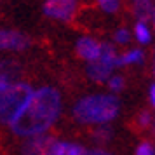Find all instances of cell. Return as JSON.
I'll return each mask as SVG.
<instances>
[{
  "instance_id": "cell-1",
  "label": "cell",
  "mask_w": 155,
  "mask_h": 155,
  "mask_svg": "<svg viewBox=\"0 0 155 155\" xmlns=\"http://www.w3.org/2000/svg\"><path fill=\"white\" fill-rule=\"evenodd\" d=\"M61 112V96L52 87H42L31 94L21 115L11 124L18 136H37L49 129Z\"/></svg>"
},
{
  "instance_id": "cell-2",
  "label": "cell",
  "mask_w": 155,
  "mask_h": 155,
  "mask_svg": "<svg viewBox=\"0 0 155 155\" xmlns=\"http://www.w3.org/2000/svg\"><path fill=\"white\" fill-rule=\"evenodd\" d=\"M120 101L113 94H92L78 99L73 117L82 124H108L119 115Z\"/></svg>"
},
{
  "instance_id": "cell-3",
  "label": "cell",
  "mask_w": 155,
  "mask_h": 155,
  "mask_svg": "<svg viewBox=\"0 0 155 155\" xmlns=\"http://www.w3.org/2000/svg\"><path fill=\"white\" fill-rule=\"evenodd\" d=\"M31 94V87L25 82H16L0 92V122L11 126L21 115Z\"/></svg>"
},
{
  "instance_id": "cell-4",
  "label": "cell",
  "mask_w": 155,
  "mask_h": 155,
  "mask_svg": "<svg viewBox=\"0 0 155 155\" xmlns=\"http://www.w3.org/2000/svg\"><path fill=\"white\" fill-rule=\"evenodd\" d=\"M115 66H119V56L113 45L110 44H103L101 45V52L99 58L91 61V64L87 66V75L92 78L94 82H103L112 75V71Z\"/></svg>"
},
{
  "instance_id": "cell-5",
  "label": "cell",
  "mask_w": 155,
  "mask_h": 155,
  "mask_svg": "<svg viewBox=\"0 0 155 155\" xmlns=\"http://www.w3.org/2000/svg\"><path fill=\"white\" fill-rule=\"evenodd\" d=\"M77 0H45L44 2V14L59 19V21H70L73 14L77 12Z\"/></svg>"
},
{
  "instance_id": "cell-6",
  "label": "cell",
  "mask_w": 155,
  "mask_h": 155,
  "mask_svg": "<svg viewBox=\"0 0 155 155\" xmlns=\"http://www.w3.org/2000/svg\"><path fill=\"white\" fill-rule=\"evenodd\" d=\"M28 35L16 30H0V49L2 51H25L30 45Z\"/></svg>"
},
{
  "instance_id": "cell-7",
  "label": "cell",
  "mask_w": 155,
  "mask_h": 155,
  "mask_svg": "<svg viewBox=\"0 0 155 155\" xmlns=\"http://www.w3.org/2000/svg\"><path fill=\"white\" fill-rule=\"evenodd\" d=\"M54 138L49 134H37L30 136V140L23 145V155H47L51 145L54 143Z\"/></svg>"
},
{
  "instance_id": "cell-8",
  "label": "cell",
  "mask_w": 155,
  "mask_h": 155,
  "mask_svg": "<svg viewBox=\"0 0 155 155\" xmlns=\"http://www.w3.org/2000/svg\"><path fill=\"white\" fill-rule=\"evenodd\" d=\"M101 52V44H98L91 37H82L77 42V54L85 61H94L99 58Z\"/></svg>"
},
{
  "instance_id": "cell-9",
  "label": "cell",
  "mask_w": 155,
  "mask_h": 155,
  "mask_svg": "<svg viewBox=\"0 0 155 155\" xmlns=\"http://www.w3.org/2000/svg\"><path fill=\"white\" fill-rule=\"evenodd\" d=\"M47 155H85V148L77 143H68V141H54L49 148Z\"/></svg>"
},
{
  "instance_id": "cell-10",
  "label": "cell",
  "mask_w": 155,
  "mask_h": 155,
  "mask_svg": "<svg viewBox=\"0 0 155 155\" xmlns=\"http://www.w3.org/2000/svg\"><path fill=\"white\" fill-rule=\"evenodd\" d=\"M152 12H153V5L150 0H134V14L138 18V21L147 23L152 19Z\"/></svg>"
},
{
  "instance_id": "cell-11",
  "label": "cell",
  "mask_w": 155,
  "mask_h": 155,
  "mask_svg": "<svg viewBox=\"0 0 155 155\" xmlns=\"http://www.w3.org/2000/svg\"><path fill=\"white\" fill-rule=\"evenodd\" d=\"M143 61V51L141 49H133L126 52L124 56L119 58V66L122 64H134V63H141Z\"/></svg>"
},
{
  "instance_id": "cell-12",
  "label": "cell",
  "mask_w": 155,
  "mask_h": 155,
  "mask_svg": "<svg viewBox=\"0 0 155 155\" xmlns=\"http://www.w3.org/2000/svg\"><path fill=\"white\" fill-rule=\"evenodd\" d=\"M112 134H113V131L108 126H101L92 133V140L96 141V143L103 145V143H108V141L112 140Z\"/></svg>"
},
{
  "instance_id": "cell-13",
  "label": "cell",
  "mask_w": 155,
  "mask_h": 155,
  "mask_svg": "<svg viewBox=\"0 0 155 155\" xmlns=\"http://www.w3.org/2000/svg\"><path fill=\"white\" fill-rule=\"evenodd\" d=\"M134 33H136L138 42H141V44H148V42H150V38H152L148 26L145 25V23H141V21L136 23V26H134Z\"/></svg>"
},
{
  "instance_id": "cell-14",
  "label": "cell",
  "mask_w": 155,
  "mask_h": 155,
  "mask_svg": "<svg viewBox=\"0 0 155 155\" xmlns=\"http://www.w3.org/2000/svg\"><path fill=\"white\" fill-rule=\"evenodd\" d=\"M98 2L101 5V9L106 11V12H115L120 5V0H98Z\"/></svg>"
},
{
  "instance_id": "cell-15",
  "label": "cell",
  "mask_w": 155,
  "mask_h": 155,
  "mask_svg": "<svg viewBox=\"0 0 155 155\" xmlns=\"http://www.w3.org/2000/svg\"><path fill=\"white\" fill-rule=\"evenodd\" d=\"M108 85H110V89H112L113 92H119V91L124 89V78L120 77V75H115V77L110 78Z\"/></svg>"
},
{
  "instance_id": "cell-16",
  "label": "cell",
  "mask_w": 155,
  "mask_h": 155,
  "mask_svg": "<svg viewBox=\"0 0 155 155\" xmlns=\"http://www.w3.org/2000/svg\"><path fill=\"white\" fill-rule=\"evenodd\" d=\"M131 40V35L127 30H117L115 31V42L117 44H129Z\"/></svg>"
},
{
  "instance_id": "cell-17",
  "label": "cell",
  "mask_w": 155,
  "mask_h": 155,
  "mask_svg": "<svg viewBox=\"0 0 155 155\" xmlns=\"http://www.w3.org/2000/svg\"><path fill=\"white\" fill-rule=\"evenodd\" d=\"M14 82H12V77L11 75H7L5 71H0V92L5 91L9 85H12Z\"/></svg>"
},
{
  "instance_id": "cell-18",
  "label": "cell",
  "mask_w": 155,
  "mask_h": 155,
  "mask_svg": "<svg viewBox=\"0 0 155 155\" xmlns=\"http://www.w3.org/2000/svg\"><path fill=\"white\" fill-rule=\"evenodd\" d=\"M136 120H138V126L141 127V129H145V127L150 126V122H152V117H150V113L148 112H141L138 117H136Z\"/></svg>"
},
{
  "instance_id": "cell-19",
  "label": "cell",
  "mask_w": 155,
  "mask_h": 155,
  "mask_svg": "<svg viewBox=\"0 0 155 155\" xmlns=\"http://www.w3.org/2000/svg\"><path fill=\"white\" fill-rule=\"evenodd\" d=\"M136 155H153V148L150 143H141L140 147L136 148Z\"/></svg>"
},
{
  "instance_id": "cell-20",
  "label": "cell",
  "mask_w": 155,
  "mask_h": 155,
  "mask_svg": "<svg viewBox=\"0 0 155 155\" xmlns=\"http://www.w3.org/2000/svg\"><path fill=\"white\" fill-rule=\"evenodd\" d=\"M85 155H113V153L106 152V150H101V148H94V150H89V152H85Z\"/></svg>"
},
{
  "instance_id": "cell-21",
  "label": "cell",
  "mask_w": 155,
  "mask_h": 155,
  "mask_svg": "<svg viewBox=\"0 0 155 155\" xmlns=\"http://www.w3.org/2000/svg\"><path fill=\"white\" fill-rule=\"evenodd\" d=\"M150 101H152V105L155 106V84L150 87Z\"/></svg>"
},
{
  "instance_id": "cell-22",
  "label": "cell",
  "mask_w": 155,
  "mask_h": 155,
  "mask_svg": "<svg viewBox=\"0 0 155 155\" xmlns=\"http://www.w3.org/2000/svg\"><path fill=\"white\" fill-rule=\"evenodd\" d=\"M150 21L153 23V28H155V7H153V12H152V19Z\"/></svg>"
}]
</instances>
